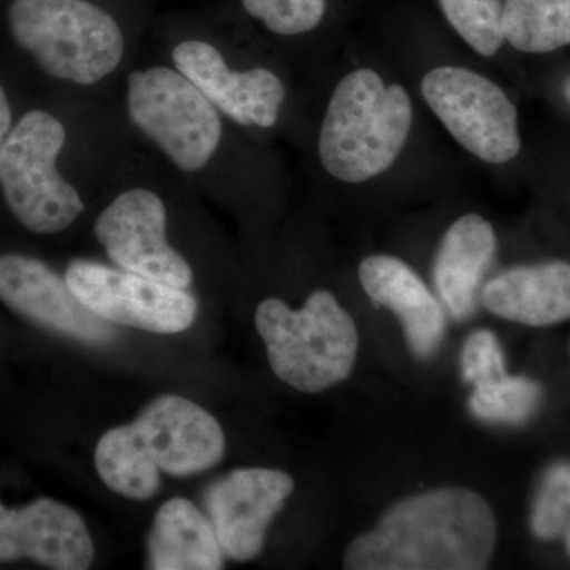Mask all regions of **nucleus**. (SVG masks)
Returning a JSON list of instances; mask_svg holds the SVG:
<instances>
[{
    "label": "nucleus",
    "mask_w": 570,
    "mask_h": 570,
    "mask_svg": "<svg viewBox=\"0 0 570 570\" xmlns=\"http://www.w3.org/2000/svg\"><path fill=\"white\" fill-rule=\"evenodd\" d=\"M255 328L276 376L298 392H324L354 370L358 332L332 292H313L296 311L266 298L255 311Z\"/></svg>",
    "instance_id": "nucleus-4"
},
{
    "label": "nucleus",
    "mask_w": 570,
    "mask_h": 570,
    "mask_svg": "<svg viewBox=\"0 0 570 570\" xmlns=\"http://www.w3.org/2000/svg\"><path fill=\"white\" fill-rule=\"evenodd\" d=\"M174 62L176 70L235 122L262 129L275 126L285 88L273 71L230 70L213 45L198 40L179 43L174 50Z\"/></svg>",
    "instance_id": "nucleus-14"
},
{
    "label": "nucleus",
    "mask_w": 570,
    "mask_h": 570,
    "mask_svg": "<svg viewBox=\"0 0 570 570\" xmlns=\"http://www.w3.org/2000/svg\"><path fill=\"white\" fill-rule=\"evenodd\" d=\"M146 569H224V551L197 505L184 498L160 505L149 532Z\"/></svg>",
    "instance_id": "nucleus-18"
},
{
    "label": "nucleus",
    "mask_w": 570,
    "mask_h": 570,
    "mask_svg": "<svg viewBox=\"0 0 570 570\" xmlns=\"http://www.w3.org/2000/svg\"><path fill=\"white\" fill-rule=\"evenodd\" d=\"M504 41L517 51L542 55L570 45V0H504Z\"/></svg>",
    "instance_id": "nucleus-19"
},
{
    "label": "nucleus",
    "mask_w": 570,
    "mask_h": 570,
    "mask_svg": "<svg viewBox=\"0 0 570 570\" xmlns=\"http://www.w3.org/2000/svg\"><path fill=\"white\" fill-rule=\"evenodd\" d=\"M414 121L411 97L385 85L377 71L358 69L337 82L326 107L318 156L340 181H370L396 163Z\"/></svg>",
    "instance_id": "nucleus-3"
},
{
    "label": "nucleus",
    "mask_w": 570,
    "mask_h": 570,
    "mask_svg": "<svg viewBox=\"0 0 570 570\" xmlns=\"http://www.w3.org/2000/svg\"><path fill=\"white\" fill-rule=\"evenodd\" d=\"M11 126V110L9 99H7L6 91L0 86V146L6 141L7 135L10 134Z\"/></svg>",
    "instance_id": "nucleus-25"
},
{
    "label": "nucleus",
    "mask_w": 570,
    "mask_h": 570,
    "mask_svg": "<svg viewBox=\"0 0 570 570\" xmlns=\"http://www.w3.org/2000/svg\"><path fill=\"white\" fill-rule=\"evenodd\" d=\"M127 107L137 127L184 171L204 168L223 137L216 107L181 71L168 67L132 71Z\"/></svg>",
    "instance_id": "nucleus-7"
},
{
    "label": "nucleus",
    "mask_w": 570,
    "mask_h": 570,
    "mask_svg": "<svg viewBox=\"0 0 570 570\" xmlns=\"http://www.w3.org/2000/svg\"><path fill=\"white\" fill-rule=\"evenodd\" d=\"M365 294L393 311L403 325L409 347L419 358L438 351L448 328L444 307L422 277L393 255H370L358 266Z\"/></svg>",
    "instance_id": "nucleus-15"
},
{
    "label": "nucleus",
    "mask_w": 570,
    "mask_h": 570,
    "mask_svg": "<svg viewBox=\"0 0 570 570\" xmlns=\"http://www.w3.org/2000/svg\"><path fill=\"white\" fill-rule=\"evenodd\" d=\"M294 479L265 468L236 469L205 493V508L225 557L245 562L264 549L266 531L294 493Z\"/></svg>",
    "instance_id": "nucleus-11"
},
{
    "label": "nucleus",
    "mask_w": 570,
    "mask_h": 570,
    "mask_svg": "<svg viewBox=\"0 0 570 570\" xmlns=\"http://www.w3.org/2000/svg\"><path fill=\"white\" fill-rule=\"evenodd\" d=\"M566 94H568L570 100V81L568 82V86H566Z\"/></svg>",
    "instance_id": "nucleus-26"
},
{
    "label": "nucleus",
    "mask_w": 570,
    "mask_h": 570,
    "mask_svg": "<svg viewBox=\"0 0 570 570\" xmlns=\"http://www.w3.org/2000/svg\"><path fill=\"white\" fill-rule=\"evenodd\" d=\"M66 129L45 111H29L0 146V187L10 212L36 234L66 230L85 212L80 194L56 170Z\"/></svg>",
    "instance_id": "nucleus-6"
},
{
    "label": "nucleus",
    "mask_w": 570,
    "mask_h": 570,
    "mask_svg": "<svg viewBox=\"0 0 570 570\" xmlns=\"http://www.w3.org/2000/svg\"><path fill=\"white\" fill-rule=\"evenodd\" d=\"M11 36L51 77L96 85L124 55L121 28L89 0H13Z\"/></svg>",
    "instance_id": "nucleus-5"
},
{
    "label": "nucleus",
    "mask_w": 570,
    "mask_h": 570,
    "mask_svg": "<svg viewBox=\"0 0 570 570\" xmlns=\"http://www.w3.org/2000/svg\"><path fill=\"white\" fill-rule=\"evenodd\" d=\"M494 316L528 326H551L570 318V264L562 261L515 266L499 273L480 292Z\"/></svg>",
    "instance_id": "nucleus-17"
},
{
    "label": "nucleus",
    "mask_w": 570,
    "mask_h": 570,
    "mask_svg": "<svg viewBox=\"0 0 570 570\" xmlns=\"http://www.w3.org/2000/svg\"><path fill=\"white\" fill-rule=\"evenodd\" d=\"M167 209L159 195L146 189L127 190L97 217V239L119 268L157 283L186 288L193 268L165 236Z\"/></svg>",
    "instance_id": "nucleus-10"
},
{
    "label": "nucleus",
    "mask_w": 570,
    "mask_h": 570,
    "mask_svg": "<svg viewBox=\"0 0 570 570\" xmlns=\"http://www.w3.org/2000/svg\"><path fill=\"white\" fill-rule=\"evenodd\" d=\"M219 422L194 401L165 395L153 401L130 425L100 438L96 469L105 485L135 501L156 497L160 475L187 478L224 459Z\"/></svg>",
    "instance_id": "nucleus-2"
},
{
    "label": "nucleus",
    "mask_w": 570,
    "mask_h": 570,
    "mask_svg": "<svg viewBox=\"0 0 570 570\" xmlns=\"http://www.w3.org/2000/svg\"><path fill=\"white\" fill-rule=\"evenodd\" d=\"M423 99L472 156L502 165L519 156V112L504 89L478 71L442 66L422 80Z\"/></svg>",
    "instance_id": "nucleus-8"
},
{
    "label": "nucleus",
    "mask_w": 570,
    "mask_h": 570,
    "mask_svg": "<svg viewBox=\"0 0 570 570\" xmlns=\"http://www.w3.org/2000/svg\"><path fill=\"white\" fill-rule=\"evenodd\" d=\"M461 374L472 387L508 374L504 352L494 333L479 330L468 337L461 351Z\"/></svg>",
    "instance_id": "nucleus-24"
},
{
    "label": "nucleus",
    "mask_w": 570,
    "mask_h": 570,
    "mask_svg": "<svg viewBox=\"0 0 570 570\" xmlns=\"http://www.w3.org/2000/svg\"><path fill=\"white\" fill-rule=\"evenodd\" d=\"M542 401V389L530 377L505 376L475 385L469 400L472 414L485 422H527L535 414Z\"/></svg>",
    "instance_id": "nucleus-20"
},
{
    "label": "nucleus",
    "mask_w": 570,
    "mask_h": 570,
    "mask_svg": "<svg viewBox=\"0 0 570 570\" xmlns=\"http://www.w3.org/2000/svg\"><path fill=\"white\" fill-rule=\"evenodd\" d=\"M493 510L475 491L445 487L401 499L352 540L351 570H480L497 547Z\"/></svg>",
    "instance_id": "nucleus-1"
},
{
    "label": "nucleus",
    "mask_w": 570,
    "mask_h": 570,
    "mask_svg": "<svg viewBox=\"0 0 570 570\" xmlns=\"http://www.w3.org/2000/svg\"><path fill=\"white\" fill-rule=\"evenodd\" d=\"M531 531L540 540L564 539L570 554V463L553 464L540 480Z\"/></svg>",
    "instance_id": "nucleus-22"
},
{
    "label": "nucleus",
    "mask_w": 570,
    "mask_h": 570,
    "mask_svg": "<svg viewBox=\"0 0 570 570\" xmlns=\"http://www.w3.org/2000/svg\"><path fill=\"white\" fill-rule=\"evenodd\" d=\"M439 6L472 50L482 56L497 55L504 43V0H439Z\"/></svg>",
    "instance_id": "nucleus-21"
},
{
    "label": "nucleus",
    "mask_w": 570,
    "mask_h": 570,
    "mask_svg": "<svg viewBox=\"0 0 570 570\" xmlns=\"http://www.w3.org/2000/svg\"><path fill=\"white\" fill-rule=\"evenodd\" d=\"M94 543L80 513L50 498L21 509L0 502V562L32 560L56 570H85Z\"/></svg>",
    "instance_id": "nucleus-13"
},
{
    "label": "nucleus",
    "mask_w": 570,
    "mask_h": 570,
    "mask_svg": "<svg viewBox=\"0 0 570 570\" xmlns=\"http://www.w3.org/2000/svg\"><path fill=\"white\" fill-rule=\"evenodd\" d=\"M253 18L279 36H299L316 29L324 20L325 0H243Z\"/></svg>",
    "instance_id": "nucleus-23"
},
{
    "label": "nucleus",
    "mask_w": 570,
    "mask_h": 570,
    "mask_svg": "<svg viewBox=\"0 0 570 570\" xmlns=\"http://www.w3.org/2000/svg\"><path fill=\"white\" fill-rule=\"evenodd\" d=\"M66 281L82 305L110 324L174 335L190 328L197 316V299L184 288L126 269L118 272L97 262L73 261Z\"/></svg>",
    "instance_id": "nucleus-9"
},
{
    "label": "nucleus",
    "mask_w": 570,
    "mask_h": 570,
    "mask_svg": "<svg viewBox=\"0 0 570 570\" xmlns=\"http://www.w3.org/2000/svg\"><path fill=\"white\" fill-rule=\"evenodd\" d=\"M498 253L493 225L466 214L450 225L434 258V285L442 305L456 321L471 317L478 309L483 277Z\"/></svg>",
    "instance_id": "nucleus-16"
},
{
    "label": "nucleus",
    "mask_w": 570,
    "mask_h": 570,
    "mask_svg": "<svg viewBox=\"0 0 570 570\" xmlns=\"http://www.w3.org/2000/svg\"><path fill=\"white\" fill-rule=\"evenodd\" d=\"M0 302L33 325L89 346H107L116 336L110 322L82 305L66 279L26 255L0 257Z\"/></svg>",
    "instance_id": "nucleus-12"
}]
</instances>
